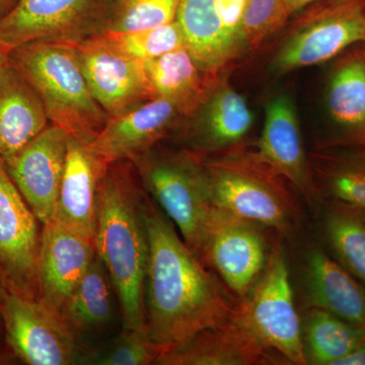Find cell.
Listing matches in <instances>:
<instances>
[{
	"instance_id": "cell-17",
	"label": "cell",
	"mask_w": 365,
	"mask_h": 365,
	"mask_svg": "<svg viewBox=\"0 0 365 365\" xmlns=\"http://www.w3.org/2000/svg\"><path fill=\"white\" fill-rule=\"evenodd\" d=\"M256 155L307 200L319 199L311 162L304 150L297 108L281 93L268 101Z\"/></svg>"
},
{
	"instance_id": "cell-5",
	"label": "cell",
	"mask_w": 365,
	"mask_h": 365,
	"mask_svg": "<svg viewBox=\"0 0 365 365\" xmlns=\"http://www.w3.org/2000/svg\"><path fill=\"white\" fill-rule=\"evenodd\" d=\"M143 189L170 222L188 248L200 259L212 212L200 157L193 151L155 146L134 160Z\"/></svg>"
},
{
	"instance_id": "cell-8",
	"label": "cell",
	"mask_w": 365,
	"mask_h": 365,
	"mask_svg": "<svg viewBox=\"0 0 365 365\" xmlns=\"http://www.w3.org/2000/svg\"><path fill=\"white\" fill-rule=\"evenodd\" d=\"M113 0H16L0 16V46L36 42L78 46L107 32Z\"/></svg>"
},
{
	"instance_id": "cell-6",
	"label": "cell",
	"mask_w": 365,
	"mask_h": 365,
	"mask_svg": "<svg viewBox=\"0 0 365 365\" xmlns=\"http://www.w3.org/2000/svg\"><path fill=\"white\" fill-rule=\"evenodd\" d=\"M234 314L285 364L307 365L302 319L280 245L271 251L265 271L251 292L237 300Z\"/></svg>"
},
{
	"instance_id": "cell-26",
	"label": "cell",
	"mask_w": 365,
	"mask_h": 365,
	"mask_svg": "<svg viewBox=\"0 0 365 365\" xmlns=\"http://www.w3.org/2000/svg\"><path fill=\"white\" fill-rule=\"evenodd\" d=\"M327 106L333 121L347 134L345 139L365 143V59L359 48L336 63Z\"/></svg>"
},
{
	"instance_id": "cell-33",
	"label": "cell",
	"mask_w": 365,
	"mask_h": 365,
	"mask_svg": "<svg viewBox=\"0 0 365 365\" xmlns=\"http://www.w3.org/2000/svg\"><path fill=\"white\" fill-rule=\"evenodd\" d=\"M334 365H365V340Z\"/></svg>"
},
{
	"instance_id": "cell-10",
	"label": "cell",
	"mask_w": 365,
	"mask_h": 365,
	"mask_svg": "<svg viewBox=\"0 0 365 365\" xmlns=\"http://www.w3.org/2000/svg\"><path fill=\"white\" fill-rule=\"evenodd\" d=\"M9 352L28 365L81 364L88 345L79 342L61 317L41 299L6 295L1 309Z\"/></svg>"
},
{
	"instance_id": "cell-18",
	"label": "cell",
	"mask_w": 365,
	"mask_h": 365,
	"mask_svg": "<svg viewBox=\"0 0 365 365\" xmlns=\"http://www.w3.org/2000/svg\"><path fill=\"white\" fill-rule=\"evenodd\" d=\"M108 163L91 143L68 137V151L53 220L93 242L97 232L98 189Z\"/></svg>"
},
{
	"instance_id": "cell-30",
	"label": "cell",
	"mask_w": 365,
	"mask_h": 365,
	"mask_svg": "<svg viewBox=\"0 0 365 365\" xmlns=\"http://www.w3.org/2000/svg\"><path fill=\"white\" fill-rule=\"evenodd\" d=\"M181 0H113L107 32L124 34L165 25L176 20Z\"/></svg>"
},
{
	"instance_id": "cell-38",
	"label": "cell",
	"mask_w": 365,
	"mask_h": 365,
	"mask_svg": "<svg viewBox=\"0 0 365 365\" xmlns=\"http://www.w3.org/2000/svg\"><path fill=\"white\" fill-rule=\"evenodd\" d=\"M7 294H9V290H7L4 278H2L1 274H0V311H1L2 307H4V300H6Z\"/></svg>"
},
{
	"instance_id": "cell-16",
	"label": "cell",
	"mask_w": 365,
	"mask_h": 365,
	"mask_svg": "<svg viewBox=\"0 0 365 365\" xmlns=\"http://www.w3.org/2000/svg\"><path fill=\"white\" fill-rule=\"evenodd\" d=\"M182 120L169 101L151 98L131 111L110 118L91 145L108 165L134 162L175 135Z\"/></svg>"
},
{
	"instance_id": "cell-21",
	"label": "cell",
	"mask_w": 365,
	"mask_h": 365,
	"mask_svg": "<svg viewBox=\"0 0 365 365\" xmlns=\"http://www.w3.org/2000/svg\"><path fill=\"white\" fill-rule=\"evenodd\" d=\"M309 307L323 309L365 329V289L331 255L312 250L304 270Z\"/></svg>"
},
{
	"instance_id": "cell-4",
	"label": "cell",
	"mask_w": 365,
	"mask_h": 365,
	"mask_svg": "<svg viewBox=\"0 0 365 365\" xmlns=\"http://www.w3.org/2000/svg\"><path fill=\"white\" fill-rule=\"evenodd\" d=\"M11 66L39 96L51 124L93 143L109 116L88 88L76 46L36 42L9 51Z\"/></svg>"
},
{
	"instance_id": "cell-1",
	"label": "cell",
	"mask_w": 365,
	"mask_h": 365,
	"mask_svg": "<svg viewBox=\"0 0 365 365\" xmlns=\"http://www.w3.org/2000/svg\"><path fill=\"white\" fill-rule=\"evenodd\" d=\"M144 216L150 241L144 289L146 334L162 353L225 323L237 300L188 248L148 193Z\"/></svg>"
},
{
	"instance_id": "cell-11",
	"label": "cell",
	"mask_w": 365,
	"mask_h": 365,
	"mask_svg": "<svg viewBox=\"0 0 365 365\" xmlns=\"http://www.w3.org/2000/svg\"><path fill=\"white\" fill-rule=\"evenodd\" d=\"M249 0H181L176 21L201 71L216 76L248 52L244 16Z\"/></svg>"
},
{
	"instance_id": "cell-31",
	"label": "cell",
	"mask_w": 365,
	"mask_h": 365,
	"mask_svg": "<svg viewBox=\"0 0 365 365\" xmlns=\"http://www.w3.org/2000/svg\"><path fill=\"white\" fill-rule=\"evenodd\" d=\"M105 34L120 50L143 62L185 47L184 35L176 20L138 32Z\"/></svg>"
},
{
	"instance_id": "cell-12",
	"label": "cell",
	"mask_w": 365,
	"mask_h": 365,
	"mask_svg": "<svg viewBox=\"0 0 365 365\" xmlns=\"http://www.w3.org/2000/svg\"><path fill=\"white\" fill-rule=\"evenodd\" d=\"M42 227L0 158V274L11 294L40 299Z\"/></svg>"
},
{
	"instance_id": "cell-37",
	"label": "cell",
	"mask_w": 365,
	"mask_h": 365,
	"mask_svg": "<svg viewBox=\"0 0 365 365\" xmlns=\"http://www.w3.org/2000/svg\"><path fill=\"white\" fill-rule=\"evenodd\" d=\"M16 2V0H0V16L11 11Z\"/></svg>"
},
{
	"instance_id": "cell-7",
	"label": "cell",
	"mask_w": 365,
	"mask_h": 365,
	"mask_svg": "<svg viewBox=\"0 0 365 365\" xmlns=\"http://www.w3.org/2000/svg\"><path fill=\"white\" fill-rule=\"evenodd\" d=\"M299 14V20L274 56L276 73L323 63L352 46L365 43L362 0H323Z\"/></svg>"
},
{
	"instance_id": "cell-25",
	"label": "cell",
	"mask_w": 365,
	"mask_h": 365,
	"mask_svg": "<svg viewBox=\"0 0 365 365\" xmlns=\"http://www.w3.org/2000/svg\"><path fill=\"white\" fill-rule=\"evenodd\" d=\"M113 294L109 274L97 256L60 312L64 325L79 342L112 323Z\"/></svg>"
},
{
	"instance_id": "cell-23",
	"label": "cell",
	"mask_w": 365,
	"mask_h": 365,
	"mask_svg": "<svg viewBox=\"0 0 365 365\" xmlns=\"http://www.w3.org/2000/svg\"><path fill=\"white\" fill-rule=\"evenodd\" d=\"M49 124L39 96L11 66L0 83V158H13Z\"/></svg>"
},
{
	"instance_id": "cell-39",
	"label": "cell",
	"mask_w": 365,
	"mask_h": 365,
	"mask_svg": "<svg viewBox=\"0 0 365 365\" xmlns=\"http://www.w3.org/2000/svg\"><path fill=\"white\" fill-rule=\"evenodd\" d=\"M16 360L11 357H0V365L16 364Z\"/></svg>"
},
{
	"instance_id": "cell-9",
	"label": "cell",
	"mask_w": 365,
	"mask_h": 365,
	"mask_svg": "<svg viewBox=\"0 0 365 365\" xmlns=\"http://www.w3.org/2000/svg\"><path fill=\"white\" fill-rule=\"evenodd\" d=\"M266 230L212 208L200 260L220 276L235 300L244 299L265 271L272 251Z\"/></svg>"
},
{
	"instance_id": "cell-41",
	"label": "cell",
	"mask_w": 365,
	"mask_h": 365,
	"mask_svg": "<svg viewBox=\"0 0 365 365\" xmlns=\"http://www.w3.org/2000/svg\"><path fill=\"white\" fill-rule=\"evenodd\" d=\"M362 1H364V4H365V0H362Z\"/></svg>"
},
{
	"instance_id": "cell-27",
	"label": "cell",
	"mask_w": 365,
	"mask_h": 365,
	"mask_svg": "<svg viewBox=\"0 0 365 365\" xmlns=\"http://www.w3.org/2000/svg\"><path fill=\"white\" fill-rule=\"evenodd\" d=\"M324 239L331 256L365 289V210L324 201Z\"/></svg>"
},
{
	"instance_id": "cell-14",
	"label": "cell",
	"mask_w": 365,
	"mask_h": 365,
	"mask_svg": "<svg viewBox=\"0 0 365 365\" xmlns=\"http://www.w3.org/2000/svg\"><path fill=\"white\" fill-rule=\"evenodd\" d=\"M253 125V112L225 71L212 76L202 102L175 136L182 148L210 155L242 145Z\"/></svg>"
},
{
	"instance_id": "cell-15",
	"label": "cell",
	"mask_w": 365,
	"mask_h": 365,
	"mask_svg": "<svg viewBox=\"0 0 365 365\" xmlns=\"http://www.w3.org/2000/svg\"><path fill=\"white\" fill-rule=\"evenodd\" d=\"M68 134L50 123L13 158L7 172L41 225L52 222L66 170Z\"/></svg>"
},
{
	"instance_id": "cell-24",
	"label": "cell",
	"mask_w": 365,
	"mask_h": 365,
	"mask_svg": "<svg viewBox=\"0 0 365 365\" xmlns=\"http://www.w3.org/2000/svg\"><path fill=\"white\" fill-rule=\"evenodd\" d=\"M144 64L153 98L169 101L184 119L201 104L213 76L201 71L186 46Z\"/></svg>"
},
{
	"instance_id": "cell-29",
	"label": "cell",
	"mask_w": 365,
	"mask_h": 365,
	"mask_svg": "<svg viewBox=\"0 0 365 365\" xmlns=\"http://www.w3.org/2000/svg\"><path fill=\"white\" fill-rule=\"evenodd\" d=\"M160 349L151 342L144 331L125 330L100 346L88 345L81 364L150 365L155 364Z\"/></svg>"
},
{
	"instance_id": "cell-28",
	"label": "cell",
	"mask_w": 365,
	"mask_h": 365,
	"mask_svg": "<svg viewBox=\"0 0 365 365\" xmlns=\"http://www.w3.org/2000/svg\"><path fill=\"white\" fill-rule=\"evenodd\" d=\"M307 364L334 365L365 340V329L323 309L309 307L302 319Z\"/></svg>"
},
{
	"instance_id": "cell-40",
	"label": "cell",
	"mask_w": 365,
	"mask_h": 365,
	"mask_svg": "<svg viewBox=\"0 0 365 365\" xmlns=\"http://www.w3.org/2000/svg\"><path fill=\"white\" fill-rule=\"evenodd\" d=\"M357 48H359L360 53H361L362 56H364L365 59V43H364V44L357 45Z\"/></svg>"
},
{
	"instance_id": "cell-20",
	"label": "cell",
	"mask_w": 365,
	"mask_h": 365,
	"mask_svg": "<svg viewBox=\"0 0 365 365\" xmlns=\"http://www.w3.org/2000/svg\"><path fill=\"white\" fill-rule=\"evenodd\" d=\"M97 257L95 244L52 220L43 225L39 254L40 299L60 314Z\"/></svg>"
},
{
	"instance_id": "cell-32",
	"label": "cell",
	"mask_w": 365,
	"mask_h": 365,
	"mask_svg": "<svg viewBox=\"0 0 365 365\" xmlns=\"http://www.w3.org/2000/svg\"><path fill=\"white\" fill-rule=\"evenodd\" d=\"M292 13L285 0H249L244 16V35L248 51L260 47L282 30Z\"/></svg>"
},
{
	"instance_id": "cell-35",
	"label": "cell",
	"mask_w": 365,
	"mask_h": 365,
	"mask_svg": "<svg viewBox=\"0 0 365 365\" xmlns=\"http://www.w3.org/2000/svg\"><path fill=\"white\" fill-rule=\"evenodd\" d=\"M11 67L9 52L0 46V83Z\"/></svg>"
},
{
	"instance_id": "cell-13",
	"label": "cell",
	"mask_w": 365,
	"mask_h": 365,
	"mask_svg": "<svg viewBox=\"0 0 365 365\" xmlns=\"http://www.w3.org/2000/svg\"><path fill=\"white\" fill-rule=\"evenodd\" d=\"M76 48L88 88L109 118L155 98L144 62L120 50L106 34Z\"/></svg>"
},
{
	"instance_id": "cell-22",
	"label": "cell",
	"mask_w": 365,
	"mask_h": 365,
	"mask_svg": "<svg viewBox=\"0 0 365 365\" xmlns=\"http://www.w3.org/2000/svg\"><path fill=\"white\" fill-rule=\"evenodd\" d=\"M319 199L365 210V143L344 139L311 153Z\"/></svg>"
},
{
	"instance_id": "cell-19",
	"label": "cell",
	"mask_w": 365,
	"mask_h": 365,
	"mask_svg": "<svg viewBox=\"0 0 365 365\" xmlns=\"http://www.w3.org/2000/svg\"><path fill=\"white\" fill-rule=\"evenodd\" d=\"M268 364H287L232 314L222 325L201 331L179 347L160 353L155 365Z\"/></svg>"
},
{
	"instance_id": "cell-2",
	"label": "cell",
	"mask_w": 365,
	"mask_h": 365,
	"mask_svg": "<svg viewBox=\"0 0 365 365\" xmlns=\"http://www.w3.org/2000/svg\"><path fill=\"white\" fill-rule=\"evenodd\" d=\"M146 192L133 163H110L98 189L96 253L114 288L122 329L146 332V273L150 241L144 216Z\"/></svg>"
},
{
	"instance_id": "cell-36",
	"label": "cell",
	"mask_w": 365,
	"mask_h": 365,
	"mask_svg": "<svg viewBox=\"0 0 365 365\" xmlns=\"http://www.w3.org/2000/svg\"><path fill=\"white\" fill-rule=\"evenodd\" d=\"M0 357H11V359H16L13 355L9 352V350H7L6 331H4V319H2L1 311H0Z\"/></svg>"
},
{
	"instance_id": "cell-3",
	"label": "cell",
	"mask_w": 365,
	"mask_h": 365,
	"mask_svg": "<svg viewBox=\"0 0 365 365\" xmlns=\"http://www.w3.org/2000/svg\"><path fill=\"white\" fill-rule=\"evenodd\" d=\"M199 157L212 208L282 235L292 232L297 208L287 181L255 150L242 144Z\"/></svg>"
},
{
	"instance_id": "cell-34",
	"label": "cell",
	"mask_w": 365,
	"mask_h": 365,
	"mask_svg": "<svg viewBox=\"0 0 365 365\" xmlns=\"http://www.w3.org/2000/svg\"><path fill=\"white\" fill-rule=\"evenodd\" d=\"M288 7L292 11V14H299L302 9L316 4V2L323 1V0H285Z\"/></svg>"
}]
</instances>
